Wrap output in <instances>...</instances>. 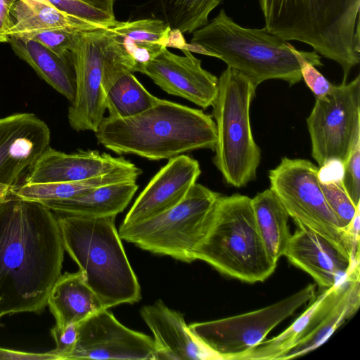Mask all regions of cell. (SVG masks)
<instances>
[{"label":"cell","instance_id":"obj_1","mask_svg":"<svg viewBox=\"0 0 360 360\" xmlns=\"http://www.w3.org/2000/svg\"><path fill=\"white\" fill-rule=\"evenodd\" d=\"M64 251L55 212L10 192L0 199V328L6 315L44 310Z\"/></svg>","mask_w":360,"mask_h":360},{"label":"cell","instance_id":"obj_2","mask_svg":"<svg viewBox=\"0 0 360 360\" xmlns=\"http://www.w3.org/2000/svg\"><path fill=\"white\" fill-rule=\"evenodd\" d=\"M95 135L99 144L117 154L160 160L198 149L214 150L217 127L202 110L160 99L134 116L104 117Z\"/></svg>","mask_w":360,"mask_h":360},{"label":"cell","instance_id":"obj_3","mask_svg":"<svg viewBox=\"0 0 360 360\" xmlns=\"http://www.w3.org/2000/svg\"><path fill=\"white\" fill-rule=\"evenodd\" d=\"M190 51L217 58L228 68L257 86L269 79H281L290 86L302 80L300 61L307 59L322 67L316 51L297 50L291 44L263 28L240 26L221 8L205 25L192 32Z\"/></svg>","mask_w":360,"mask_h":360},{"label":"cell","instance_id":"obj_4","mask_svg":"<svg viewBox=\"0 0 360 360\" xmlns=\"http://www.w3.org/2000/svg\"><path fill=\"white\" fill-rule=\"evenodd\" d=\"M360 0H270L264 27L337 63L346 82L360 62Z\"/></svg>","mask_w":360,"mask_h":360},{"label":"cell","instance_id":"obj_5","mask_svg":"<svg viewBox=\"0 0 360 360\" xmlns=\"http://www.w3.org/2000/svg\"><path fill=\"white\" fill-rule=\"evenodd\" d=\"M56 214L65 250L104 307L139 302L140 285L116 229L115 216Z\"/></svg>","mask_w":360,"mask_h":360},{"label":"cell","instance_id":"obj_6","mask_svg":"<svg viewBox=\"0 0 360 360\" xmlns=\"http://www.w3.org/2000/svg\"><path fill=\"white\" fill-rule=\"evenodd\" d=\"M194 257L249 283L264 281L277 264L268 256L257 232L251 198L238 193L218 198Z\"/></svg>","mask_w":360,"mask_h":360},{"label":"cell","instance_id":"obj_7","mask_svg":"<svg viewBox=\"0 0 360 360\" xmlns=\"http://www.w3.org/2000/svg\"><path fill=\"white\" fill-rule=\"evenodd\" d=\"M256 88L243 75L230 68L218 79V91L212 105L217 127L213 162L224 181L240 188L256 178L261 152L250 122V107Z\"/></svg>","mask_w":360,"mask_h":360},{"label":"cell","instance_id":"obj_8","mask_svg":"<svg viewBox=\"0 0 360 360\" xmlns=\"http://www.w3.org/2000/svg\"><path fill=\"white\" fill-rule=\"evenodd\" d=\"M221 195L195 183L176 205L142 221L120 226L119 235L141 249L192 262Z\"/></svg>","mask_w":360,"mask_h":360},{"label":"cell","instance_id":"obj_9","mask_svg":"<svg viewBox=\"0 0 360 360\" xmlns=\"http://www.w3.org/2000/svg\"><path fill=\"white\" fill-rule=\"evenodd\" d=\"M318 170L308 160L283 157L269 172L270 190L299 228L321 235L352 257L349 233L328 205L320 186Z\"/></svg>","mask_w":360,"mask_h":360},{"label":"cell","instance_id":"obj_10","mask_svg":"<svg viewBox=\"0 0 360 360\" xmlns=\"http://www.w3.org/2000/svg\"><path fill=\"white\" fill-rule=\"evenodd\" d=\"M315 296L316 285L309 284L266 307L218 320L191 323L188 328L220 360H239L264 340L271 330Z\"/></svg>","mask_w":360,"mask_h":360},{"label":"cell","instance_id":"obj_11","mask_svg":"<svg viewBox=\"0 0 360 360\" xmlns=\"http://www.w3.org/2000/svg\"><path fill=\"white\" fill-rule=\"evenodd\" d=\"M307 124L311 155L319 167L330 159L345 164L360 141V75L332 84L326 95L316 98Z\"/></svg>","mask_w":360,"mask_h":360},{"label":"cell","instance_id":"obj_12","mask_svg":"<svg viewBox=\"0 0 360 360\" xmlns=\"http://www.w3.org/2000/svg\"><path fill=\"white\" fill-rule=\"evenodd\" d=\"M108 28L76 32L70 48L76 91L68 117L70 127L77 131L89 130L95 133L104 118Z\"/></svg>","mask_w":360,"mask_h":360},{"label":"cell","instance_id":"obj_13","mask_svg":"<svg viewBox=\"0 0 360 360\" xmlns=\"http://www.w3.org/2000/svg\"><path fill=\"white\" fill-rule=\"evenodd\" d=\"M154 340L122 325L108 309L79 323L78 339L70 359L155 360Z\"/></svg>","mask_w":360,"mask_h":360},{"label":"cell","instance_id":"obj_14","mask_svg":"<svg viewBox=\"0 0 360 360\" xmlns=\"http://www.w3.org/2000/svg\"><path fill=\"white\" fill-rule=\"evenodd\" d=\"M184 56L162 51L139 72L146 75L168 94L185 98L206 109L211 106L218 91V78L202 68L201 60L186 49Z\"/></svg>","mask_w":360,"mask_h":360},{"label":"cell","instance_id":"obj_15","mask_svg":"<svg viewBox=\"0 0 360 360\" xmlns=\"http://www.w3.org/2000/svg\"><path fill=\"white\" fill-rule=\"evenodd\" d=\"M47 124L32 113L0 118V185L17 184L49 147Z\"/></svg>","mask_w":360,"mask_h":360},{"label":"cell","instance_id":"obj_16","mask_svg":"<svg viewBox=\"0 0 360 360\" xmlns=\"http://www.w3.org/2000/svg\"><path fill=\"white\" fill-rule=\"evenodd\" d=\"M359 262L338 284L326 289L302 337L278 360L304 355L323 345L360 305Z\"/></svg>","mask_w":360,"mask_h":360},{"label":"cell","instance_id":"obj_17","mask_svg":"<svg viewBox=\"0 0 360 360\" xmlns=\"http://www.w3.org/2000/svg\"><path fill=\"white\" fill-rule=\"evenodd\" d=\"M199 162L186 155L169 159L136 199L120 226L156 216L179 203L200 175Z\"/></svg>","mask_w":360,"mask_h":360},{"label":"cell","instance_id":"obj_18","mask_svg":"<svg viewBox=\"0 0 360 360\" xmlns=\"http://www.w3.org/2000/svg\"><path fill=\"white\" fill-rule=\"evenodd\" d=\"M284 256L325 290L341 282L359 262H354L342 248L304 228L290 236Z\"/></svg>","mask_w":360,"mask_h":360},{"label":"cell","instance_id":"obj_19","mask_svg":"<svg viewBox=\"0 0 360 360\" xmlns=\"http://www.w3.org/2000/svg\"><path fill=\"white\" fill-rule=\"evenodd\" d=\"M132 162L98 150L65 153L49 147L29 170L25 183L72 182L97 177Z\"/></svg>","mask_w":360,"mask_h":360},{"label":"cell","instance_id":"obj_20","mask_svg":"<svg viewBox=\"0 0 360 360\" xmlns=\"http://www.w3.org/2000/svg\"><path fill=\"white\" fill-rule=\"evenodd\" d=\"M141 315L154 336L155 360H220L190 333L182 314L161 300L142 307Z\"/></svg>","mask_w":360,"mask_h":360},{"label":"cell","instance_id":"obj_21","mask_svg":"<svg viewBox=\"0 0 360 360\" xmlns=\"http://www.w3.org/2000/svg\"><path fill=\"white\" fill-rule=\"evenodd\" d=\"M47 305L60 327L79 323L105 309L80 270L60 275L49 293Z\"/></svg>","mask_w":360,"mask_h":360},{"label":"cell","instance_id":"obj_22","mask_svg":"<svg viewBox=\"0 0 360 360\" xmlns=\"http://www.w3.org/2000/svg\"><path fill=\"white\" fill-rule=\"evenodd\" d=\"M11 17L13 22L9 37L28 38L31 35L51 30L88 31L108 27L58 10L34 0H17Z\"/></svg>","mask_w":360,"mask_h":360},{"label":"cell","instance_id":"obj_23","mask_svg":"<svg viewBox=\"0 0 360 360\" xmlns=\"http://www.w3.org/2000/svg\"><path fill=\"white\" fill-rule=\"evenodd\" d=\"M138 188L136 181L119 182L73 198L40 203L56 214L89 218L116 217L127 207Z\"/></svg>","mask_w":360,"mask_h":360},{"label":"cell","instance_id":"obj_24","mask_svg":"<svg viewBox=\"0 0 360 360\" xmlns=\"http://www.w3.org/2000/svg\"><path fill=\"white\" fill-rule=\"evenodd\" d=\"M124 53L134 65V72L167 47L171 28L157 18L120 22L108 27Z\"/></svg>","mask_w":360,"mask_h":360},{"label":"cell","instance_id":"obj_25","mask_svg":"<svg viewBox=\"0 0 360 360\" xmlns=\"http://www.w3.org/2000/svg\"><path fill=\"white\" fill-rule=\"evenodd\" d=\"M15 53L27 62L49 85L70 103L75 96L76 81L71 53L59 56L34 39L9 37Z\"/></svg>","mask_w":360,"mask_h":360},{"label":"cell","instance_id":"obj_26","mask_svg":"<svg viewBox=\"0 0 360 360\" xmlns=\"http://www.w3.org/2000/svg\"><path fill=\"white\" fill-rule=\"evenodd\" d=\"M142 170L134 163L89 179L72 182L24 183L10 193L21 199L43 202L73 198L111 184L136 181Z\"/></svg>","mask_w":360,"mask_h":360},{"label":"cell","instance_id":"obj_27","mask_svg":"<svg viewBox=\"0 0 360 360\" xmlns=\"http://www.w3.org/2000/svg\"><path fill=\"white\" fill-rule=\"evenodd\" d=\"M251 204L264 249L271 261L277 264L284 255L291 236L288 224L289 215L270 188L251 198Z\"/></svg>","mask_w":360,"mask_h":360},{"label":"cell","instance_id":"obj_28","mask_svg":"<svg viewBox=\"0 0 360 360\" xmlns=\"http://www.w3.org/2000/svg\"><path fill=\"white\" fill-rule=\"evenodd\" d=\"M160 98L148 92L133 73L122 75L106 92L108 117L124 118L138 115L156 105Z\"/></svg>","mask_w":360,"mask_h":360},{"label":"cell","instance_id":"obj_29","mask_svg":"<svg viewBox=\"0 0 360 360\" xmlns=\"http://www.w3.org/2000/svg\"><path fill=\"white\" fill-rule=\"evenodd\" d=\"M162 20L171 28L191 34L205 25L210 13L224 0H154Z\"/></svg>","mask_w":360,"mask_h":360},{"label":"cell","instance_id":"obj_30","mask_svg":"<svg viewBox=\"0 0 360 360\" xmlns=\"http://www.w3.org/2000/svg\"><path fill=\"white\" fill-rule=\"evenodd\" d=\"M322 293L313 300L306 310L283 333L263 340L244 354L239 360H278L302 337L321 299Z\"/></svg>","mask_w":360,"mask_h":360},{"label":"cell","instance_id":"obj_31","mask_svg":"<svg viewBox=\"0 0 360 360\" xmlns=\"http://www.w3.org/2000/svg\"><path fill=\"white\" fill-rule=\"evenodd\" d=\"M319 183L328 205L341 226L347 230L360 204L356 206L353 203L345 191L342 180Z\"/></svg>","mask_w":360,"mask_h":360},{"label":"cell","instance_id":"obj_32","mask_svg":"<svg viewBox=\"0 0 360 360\" xmlns=\"http://www.w3.org/2000/svg\"><path fill=\"white\" fill-rule=\"evenodd\" d=\"M60 11L108 27L115 25L117 20L115 15L98 10L79 0H48Z\"/></svg>","mask_w":360,"mask_h":360},{"label":"cell","instance_id":"obj_33","mask_svg":"<svg viewBox=\"0 0 360 360\" xmlns=\"http://www.w3.org/2000/svg\"><path fill=\"white\" fill-rule=\"evenodd\" d=\"M343 185L347 193L357 206L360 204V141L354 146L344 165Z\"/></svg>","mask_w":360,"mask_h":360},{"label":"cell","instance_id":"obj_34","mask_svg":"<svg viewBox=\"0 0 360 360\" xmlns=\"http://www.w3.org/2000/svg\"><path fill=\"white\" fill-rule=\"evenodd\" d=\"M76 32L77 31H44L34 34L26 39L37 41L59 56H65L70 53V48Z\"/></svg>","mask_w":360,"mask_h":360},{"label":"cell","instance_id":"obj_35","mask_svg":"<svg viewBox=\"0 0 360 360\" xmlns=\"http://www.w3.org/2000/svg\"><path fill=\"white\" fill-rule=\"evenodd\" d=\"M79 323H71L65 327L56 324L51 328V333L56 342V348L51 353L57 360H66L75 349L78 339Z\"/></svg>","mask_w":360,"mask_h":360},{"label":"cell","instance_id":"obj_36","mask_svg":"<svg viewBox=\"0 0 360 360\" xmlns=\"http://www.w3.org/2000/svg\"><path fill=\"white\" fill-rule=\"evenodd\" d=\"M302 79L316 98L323 97L330 91L332 84L307 59L300 61Z\"/></svg>","mask_w":360,"mask_h":360},{"label":"cell","instance_id":"obj_37","mask_svg":"<svg viewBox=\"0 0 360 360\" xmlns=\"http://www.w3.org/2000/svg\"><path fill=\"white\" fill-rule=\"evenodd\" d=\"M345 164L338 159L326 161L318 170L319 182H328L342 180Z\"/></svg>","mask_w":360,"mask_h":360},{"label":"cell","instance_id":"obj_38","mask_svg":"<svg viewBox=\"0 0 360 360\" xmlns=\"http://www.w3.org/2000/svg\"><path fill=\"white\" fill-rule=\"evenodd\" d=\"M17 0H0V42H8L9 32L13 22V7Z\"/></svg>","mask_w":360,"mask_h":360},{"label":"cell","instance_id":"obj_39","mask_svg":"<svg viewBox=\"0 0 360 360\" xmlns=\"http://www.w3.org/2000/svg\"><path fill=\"white\" fill-rule=\"evenodd\" d=\"M57 360L50 352L46 353L25 352L0 347V360Z\"/></svg>","mask_w":360,"mask_h":360},{"label":"cell","instance_id":"obj_40","mask_svg":"<svg viewBox=\"0 0 360 360\" xmlns=\"http://www.w3.org/2000/svg\"><path fill=\"white\" fill-rule=\"evenodd\" d=\"M91 7L115 15L113 6L115 0H79Z\"/></svg>","mask_w":360,"mask_h":360},{"label":"cell","instance_id":"obj_41","mask_svg":"<svg viewBox=\"0 0 360 360\" xmlns=\"http://www.w3.org/2000/svg\"><path fill=\"white\" fill-rule=\"evenodd\" d=\"M270 0H259V6L263 13V16H266L269 10Z\"/></svg>","mask_w":360,"mask_h":360},{"label":"cell","instance_id":"obj_42","mask_svg":"<svg viewBox=\"0 0 360 360\" xmlns=\"http://www.w3.org/2000/svg\"><path fill=\"white\" fill-rule=\"evenodd\" d=\"M11 188L6 186L0 185V199L11 191Z\"/></svg>","mask_w":360,"mask_h":360},{"label":"cell","instance_id":"obj_43","mask_svg":"<svg viewBox=\"0 0 360 360\" xmlns=\"http://www.w3.org/2000/svg\"><path fill=\"white\" fill-rule=\"evenodd\" d=\"M34 1H37L44 3V4H48V5H51V4L48 0H34Z\"/></svg>","mask_w":360,"mask_h":360}]
</instances>
